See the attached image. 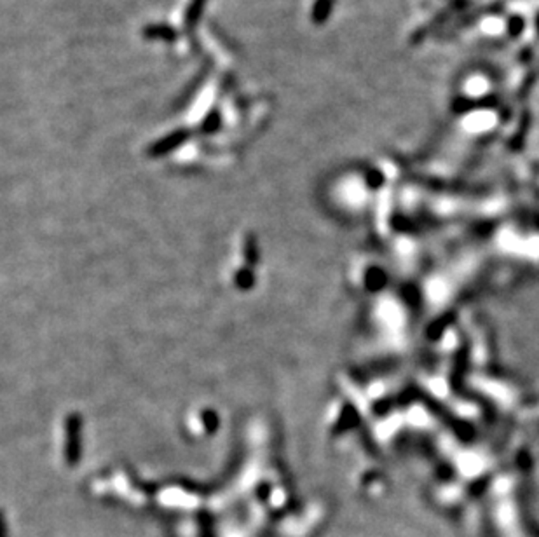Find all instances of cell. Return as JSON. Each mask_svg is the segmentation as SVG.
Returning a JSON list of instances; mask_svg holds the SVG:
<instances>
[{
  "label": "cell",
  "instance_id": "6da1fadb",
  "mask_svg": "<svg viewBox=\"0 0 539 537\" xmlns=\"http://www.w3.org/2000/svg\"><path fill=\"white\" fill-rule=\"evenodd\" d=\"M189 136H190L189 129H176V131L168 134V136L161 138L157 143L152 145L150 155H154V157H159V155L169 154L171 150L178 148L180 145L186 143V141L189 140Z\"/></svg>",
  "mask_w": 539,
  "mask_h": 537
},
{
  "label": "cell",
  "instance_id": "7a4b0ae2",
  "mask_svg": "<svg viewBox=\"0 0 539 537\" xmlns=\"http://www.w3.org/2000/svg\"><path fill=\"white\" fill-rule=\"evenodd\" d=\"M143 37L147 41H166V42H175L178 39V32L171 27V25L166 23H154L147 25L143 28Z\"/></svg>",
  "mask_w": 539,
  "mask_h": 537
},
{
  "label": "cell",
  "instance_id": "3957f363",
  "mask_svg": "<svg viewBox=\"0 0 539 537\" xmlns=\"http://www.w3.org/2000/svg\"><path fill=\"white\" fill-rule=\"evenodd\" d=\"M206 0H190L189 7L186 11V32H193L197 27L199 20L202 16V11H204Z\"/></svg>",
  "mask_w": 539,
  "mask_h": 537
},
{
  "label": "cell",
  "instance_id": "277c9868",
  "mask_svg": "<svg viewBox=\"0 0 539 537\" xmlns=\"http://www.w3.org/2000/svg\"><path fill=\"white\" fill-rule=\"evenodd\" d=\"M220 126H222V114H220L216 108H213V110L206 115L204 121L201 122V133L213 134L219 131Z\"/></svg>",
  "mask_w": 539,
  "mask_h": 537
}]
</instances>
